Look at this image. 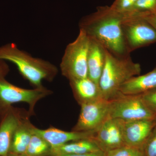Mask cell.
I'll list each match as a JSON object with an SVG mask.
<instances>
[{
	"label": "cell",
	"instance_id": "484cf974",
	"mask_svg": "<svg viewBox=\"0 0 156 156\" xmlns=\"http://www.w3.org/2000/svg\"><path fill=\"white\" fill-rule=\"evenodd\" d=\"M144 18L156 29V14H150Z\"/></svg>",
	"mask_w": 156,
	"mask_h": 156
},
{
	"label": "cell",
	"instance_id": "52a82bcc",
	"mask_svg": "<svg viewBox=\"0 0 156 156\" xmlns=\"http://www.w3.org/2000/svg\"><path fill=\"white\" fill-rule=\"evenodd\" d=\"M124 38L128 52L156 43V29L144 17L132 16L122 23Z\"/></svg>",
	"mask_w": 156,
	"mask_h": 156
},
{
	"label": "cell",
	"instance_id": "e0dca14e",
	"mask_svg": "<svg viewBox=\"0 0 156 156\" xmlns=\"http://www.w3.org/2000/svg\"><path fill=\"white\" fill-rule=\"evenodd\" d=\"M102 151H103L94 137L72 141L53 148L51 155L81 154Z\"/></svg>",
	"mask_w": 156,
	"mask_h": 156
},
{
	"label": "cell",
	"instance_id": "ac0fdd59",
	"mask_svg": "<svg viewBox=\"0 0 156 156\" xmlns=\"http://www.w3.org/2000/svg\"><path fill=\"white\" fill-rule=\"evenodd\" d=\"M52 146L34 131L25 154L27 156H50L52 154Z\"/></svg>",
	"mask_w": 156,
	"mask_h": 156
},
{
	"label": "cell",
	"instance_id": "8fae6325",
	"mask_svg": "<svg viewBox=\"0 0 156 156\" xmlns=\"http://www.w3.org/2000/svg\"><path fill=\"white\" fill-rule=\"evenodd\" d=\"M28 114V111L23 109L12 106L1 120L0 156H6L9 153L14 131L22 118Z\"/></svg>",
	"mask_w": 156,
	"mask_h": 156
},
{
	"label": "cell",
	"instance_id": "4316f807",
	"mask_svg": "<svg viewBox=\"0 0 156 156\" xmlns=\"http://www.w3.org/2000/svg\"><path fill=\"white\" fill-rule=\"evenodd\" d=\"M6 156H27L25 154H14L10 153H9Z\"/></svg>",
	"mask_w": 156,
	"mask_h": 156
},
{
	"label": "cell",
	"instance_id": "6da1fadb",
	"mask_svg": "<svg viewBox=\"0 0 156 156\" xmlns=\"http://www.w3.org/2000/svg\"><path fill=\"white\" fill-rule=\"evenodd\" d=\"M132 16L131 12L120 13L111 6H98L95 12L80 20V29L115 56H129L130 53L123 34L122 23Z\"/></svg>",
	"mask_w": 156,
	"mask_h": 156
},
{
	"label": "cell",
	"instance_id": "d4e9b609",
	"mask_svg": "<svg viewBox=\"0 0 156 156\" xmlns=\"http://www.w3.org/2000/svg\"><path fill=\"white\" fill-rule=\"evenodd\" d=\"M52 156H106V152L103 151L93 153L81 154H53Z\"/></svg>",
	"mask_w": 156,
	"mask_h": 156
},
{
	"label": "cell",
	"instance_id": "83f0119b",
	"mask_svg": "<svg viewBox=\"0 0 156 156\" xmlns=\"http://www.w3.org/2000/svg\"><path fill=\"white\" fill-rule=\"evenodd\" d=\"M155 120L156 126V118H155Z\"/></svg>",
	"mask_w": 156,
	"mask_h": 156
},
{
	"label": "cell",
	"instance_id": "5bb4252c",
	"mask_svg": "<svg viewBox=\"0 0 156 156\" xmlns=\"http://www.w3.org/2000/svg\"><path fill=\"white\" fill-rule=\"evenodd\" d=\"M89 38L90 43L88 55V77L99 85L105 64L107 50L96 41Z\"/></svg>",
	"mask_w": 156,
	"mask_h": 156
},
{
	"label": "cell",
	"instance_id": "cb8c5ba5",
	"mask_svg": "<svg viewBox=\"0 0 156 156\" xmlns=\"http://www.w3.org/2000/svg\"><path fill=\"white\" fill-rule=\"evenodd\" d=\"M9 71L10 69L6 61L0 59V76L5 77Z\"/></svg>",
	"mask_w": 156,
	"mask_h": 156
},
{
	"label": "cell",
	"instance_id": "7a4b0ae2",
	"mask_svg": "<svg viewBox=\"0 0 156 156\" xmlns=\"http://www.w3.org/2000/svg\"><path fill=\"white\" fill-rule=\"evenodd\" d=\"M0 59L14 63L21 75L34 88L44 87V80L52 82L58 73L57 67L50 62L36 58L17 47L14 43L0 47Z\"/></svg>",
	"mask_w": 156,
	"mask_h": 156
},
{
	"label": "cell",
	"instance_id": "2e32d148",
	"mask_svg": "<svg viewBox=\"0 0 156 156\" xmlns=\"http://www.w3.org/2000/svg\"><path fill=\"white\" fill-rule=\"evenodd\" d=\"M156 88V66L151 71L131 78L123 84L120 92L124 95H139Z\"/></svg>",
	"mask_w": 156,
	"mask_h": 156
},
{
	"label": "cell",
	"instance_id": "ba28073f",
	"mask_svg": "<svg viewBox=\"0 0 156 156\" xmlns=\"http://www.w3.org/2000/svg\"><path fill=\"white\" fill-rule=\"evenodd\" d=\"M110 101L104 98L80 105V112L72 131H96L109 117Z\"/></svg>",
	"mask_w": 156,
	"mask_h": 156
},
{
	"label": "cell",
	"instance_id": "7402d4cb",
	"mask_svg": "<svg viewBox=\"0 0 156 156\" xmlns=\"http://www.w3.org/2000/svg\"><path fill=\"white\" fill-rule=\"evenodd\" d=\"M140 95L146 105L156 117V88L144 92Z\"/></svg>",
	"mask_w": 156,
	"mask_h": 156
},
{
	"label": "cell",
	"instance_id": "d6986e66",
	"mask_svg": "<svg viewBox=\"0 0 156 156\" xmlns=\"http://www.w3.org/2000/svg\"><path fill=\"white\" fill-rule=\"evenodd\" d=\"M106 156H145L143 148L123 146L106 152Z\"/></svg>",
	"mask_w": 156,
	"mask_h": 156
},
{
	"label": "cell",
	"instance_id": "8992f818",
	"mask_svg": "<svg viewBox=\"0 0 156 156\" xmlns=\"http://www.w3.org/2000/svg\"><path fill=\"white\" fill-rule=\"evenodd\" d=\"M109 117L123 121L152 119L156 116L149 109L139 95H124L120 93L110 101Z\"/></svg>",
	"mask_w": 156,
	"mask_h": 156
},
{
	"label": "cell",
	"instance_id": "3957f363",
	"mask_svg": "<svg viewBox=\"0 0 156 156\" xmlns=\"http://www.w3.org/2000/svg\"><path fill=\"white\" fill-rule=\"evenodd\" d=\"M140 64L134 62L130 55L115 56L106 50V58L99 86L103 98L110 101L119 95L121 87L131 78L139 76Z\"/></svg>",
	"mask_w": 156,
	"mask_h": 156
},
{
	"label": "cell",
	"instance_id": "30bf717a",
	"mask_svg": "<svg viewBox=\"0 0 156 156\" xmlns=\"http://www.w3.org/2000/svg\"><path fill=\"white\" fill-rule=\"evenodd\" d=\"M155 119L130 121L122 120L123 139L125 145L143 147L155 127Z\"/></svg>",
	"mask_w": 156,
	"mask_h": 156
},
{
	"label": "cell",
	"instance_id": "44dd1931",
	"mask_svg": "<svg viewBox=\"0 0 156 156\" xmlns=\"http://www.w3.org/2000/svg\"><path fill=\"white\" fill-rule=\"evenodd\" d=\"M136 0H115L111 7L120 13H125L133 11Z\"/></svg>",
	"mask_w": 156,
	"mask_h": 156
},
{
	"label": "cell",
	"instance_id": "9c48e42d",
	"mask_svg": "<svg viewBox=\"0 0 156 156\" xmlns=\"http://www.w3.org/2000/svg\"><path fill=\"white\" fill-rule=\"evenodd\" d=\"M95 139L105 152L125 146L122 121L108 117L96 130Z\"/></svg>",
	"mask_w": 156,
	"mask_h": 156
},
{
	"label": "cell",
	"instance_id": "ffe728a7",
	"mask_svg": "<svg viewBox=\"0 0 156 156\" xmlns=\"http://www.w3.org/2000/svg\"><path fill=\"white\" fill-rule=\"evenodd\" d=\"M133 11L156 14V0H136Z\"/></svg>",
	"mask_w": 156,
	"mask_h": 156
},
{
	"label": "cell",
	"instance_id": "7c38bea8",
	"mask_svg": "<svg viewBox=\"0 0 156 156\" xmlns=\"http://www.w3.org/2000/svg\"><path fill=\"white\" fill-rule=\"evenodd\" d=\"M96 131H67L51 127L46 129L34 128V132L46 140L52 146L56 147L67 143L80 140L95 137Z\"/></svg>",
	"mask_w": 156,
	"mask_h": 156
},
{
	"label": "cell",
	"instance_id": "5b68a950",
	"mask_svg": "<svg viewBox=\"0 0 156 156\" xmlns=\"http://www.w3.org/2000/svg\"><path fill=\"white\" fill-rule=\"evenodd\" d=\"M53 94L44 87L26 89L11 84L0 76V122L14 104L24 102L28 104L29 114L34 115V109L39 101Z\"/></svg>",
	"mask_w": 156,
	"mask_h": 156
},
{
	"label": "cell",
	"instance_id": "4fadbf2b",
	"mask_svg": "<svg viewBox=\"0 0 156 156\" xmlns=\"http://www.w3.org/2000/svg\"><path fill=\"white\" fill-rule=\"evenodd\" d=\"M69 81L73 95L80 105L103 98L99 85L89 77Z\"/></svg>",
	"mask_w": 156,
	"mask_h": 156
},
{
	"label": "cell",
	"instance_id": "277c9868",
	"mask_svg": "<svg viewBox=\"0 0 156 156\" xmlns=\"http://www.w3.org/2000/svg\"><path fill=\"white\" fill-rule=\"evenodd\" d=\"M90 38L80 29L77 37L67 45L62 58V75L68 80L88 77V55Z\"/></svg>",
	"mask_w": 156,
	"mask_h": 156
},
{
	"label": "cell",
	"instance_id": "9a60e30c",
	"mask_svg": "<svg viewBox=\"0 0 156 156\" xmlns=\"http://www.w3.org/2000/svg\"><path fill=\"white\" fill-rule=\"evenodd\" d=\"M30 117L29 115H27L20 122L13 134L10 153L25 154L35 127L31 122Z\"/></svg>",
	"mask_w": 156,
	"mask_h": 156
},
{
	"label": "cell",
	"instance_id": "f1b7e54d",
	"mask_svg": "<svg viewBox=\"0 0 156 156\" xmlns=\"http://www.w3.org/2000/svg\"><path fill=\"white\" fill-rule=\"evenodd\" d=\"M50 156H51V155H50Z\"/></svg>",
	"mask_w": 156,
	"mask_h": 156
},
{
	"label": "cell",
	"instance_id": "603a6c76",
	"mask_svg": "<svg viewBox=\"0 0 156 156\" xmlns=\"http://www.w3.org/2000/svg\"><path fill=\"white\" fill-rule=\"evenodd\" d=\"M145 156H156V126L144 145Z\"/></svg>",
	"mask_w": 156,
	"mask_h": 156
}]
</instances>
